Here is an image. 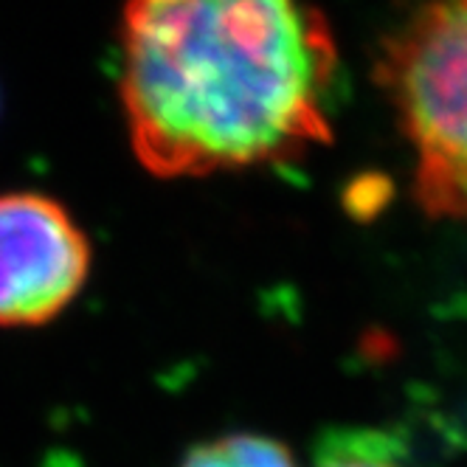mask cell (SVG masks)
I'll return each mask as SVG.
<instances>
[{
	"instance_id": "cell-1",
	"label": "cell",
	"mask_w": 467,
	"mask_h": 467,
	"mask_svg": "<svg viewBox=\"0 0 467 467\" xmlns=\"http://www.w3.org/2000/svg\"><path fill=\"white\" fill-rule=\"evenodd\" d=\"M132 155L161 181L296 161L332 141L338 40L287 0H136L119 23Z\"/></svg>"
},
{
	"instance_id": "cell-2",
	"label": "cell",
	"mask_w": 467,
	"mask_h": 467,
	"mask_svg": "<svg viewBox=\"0 0 467 467\" xmlns=\"http://www.w3.org/2000/svg\"><path fill=\"white\" fill-rule=\"evenodd\" d=\"M414 152V200L467 225V0L417 9L380 46L375 68Z\"/></svg>"
},
{
	"instance_id": "cell-3",
	"label": "cell",
	"mask_w": 467,
	"mask_h": 467,
	"mask_svg": "<svg viewBox=\"0 0 467 467\" xmlns=\"http://www.w3.org/2000/svg\"><path fill=\"white\" fill-rule=\"evenodd\" d=\"M85 228L43 192L0 194V327H43L71 307L90 276Z\"/></svg>"
},
{
	"instance_id": "cell-4",
	"label": "cell",
	"mask_w": 467,
	"mask_h": 467,
	"mask_svg": "<svg viewBox=\"0 0 467 467\" xmlns=\"http://www.w3.org/2000/svg\"><path fill=\"white\" fill-rule=\"evenodd\" d=\"M313 467H409L403 448L386 431L341 428L327 431L316 445Z\"/></svg>"
},
{
	"instance_id": "cell-5",
	"label": "cell",
	"mask_w": 467,
	"mask_h": 467,
	"mask_svg": "<svg viewBox=\"0 0 467 467\" xmlns=\"http://www.w3.org/2000/svg\"><path fill=\"white\" fill-rule=\"evenodd\" d=\"M181 467H298L290 448L262 433H223L194 445Z\"/></svg>"
}]
</instances>
